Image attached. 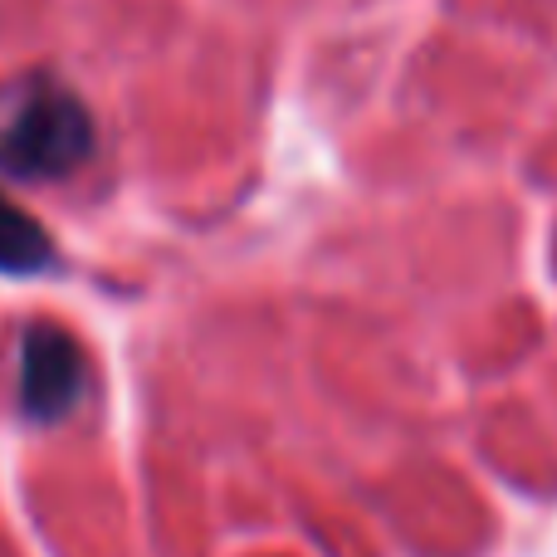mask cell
Here are the masks:
<instances>
[{"instance_id":"3","label":"cell","mask_w":557,"mask_h":557,"mask_svg":"<svg viewBox=\"0 0 557 557\" xmlns=\"http://www.w3.org/2000/svg\"><path fill=\"white\" fill-rule=\"evenodd\" d=\"M49 264V235L0 191V270L5 274H29Z\"/></svg>"},{"instance_id":"2","label":"cell","mask_w":557,"mask_h":557,"mask_svg":"<svg viewBox=\"0 0 557 557\" xmlns=\"http://www.w3.org/2000/svg\"><path fill=\"white\" fill-rule=\"evenodd\" d=\"M88 386L84 352L59 327H29L20 343V406L35 421H64L78 411Z\"/></svg>"},{"instance_id":"1","label":"cell","mask_w":557,"mask_h":557,"mask_svg":"<svg viewBox=\"0 0 557 557\" xmlns=\"http://www.w3.org/2000/svg\"><path fill=\"white\" fill-rule=\"evenodd\" d=\"M94 152V117L74 88L29 78L0 108V172L25 182H59Z\"/></svg>"}]
</instances>
